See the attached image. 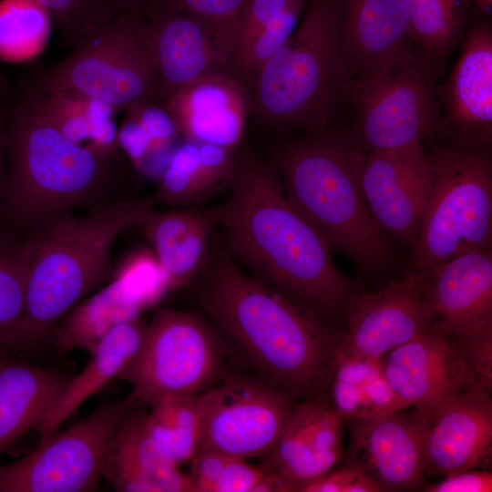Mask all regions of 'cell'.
Returning <instances> with one entry per match:
<instances>
[{
  "instance_id": "6da1fadb",
  "label": "cell",
  "mask_w": 492,
  "mask_h": 492,
  "mask_svg": "<svg viewBox=\"0 0 492 492\" xmlns=\"http://www.w3.org/2000/svg\"><path fill=\"white\" fill-rule=\"evenodd\" d=\"M221 243L256 279L327 321L360 293L334 264L333 250L288 196L271 162L237 152L235 173L216 207Z\"/></svg>"
},
{
  "instance_id": "7a4b0ae2",
  "label": "cell",
  "mask_w": 492,
  "mask_h": 492,
  "mask_svg": "<svg viewBox=\"0 0 492 492\" xmlns=\"http://www.w3.org/2000/svg\"><path fill=\"white\" fill-rule=\"evenodd\" d=\"M192 282L200 309L253 374L293 401L325 386L338 340L326 319L245 272L215 240Z\"/></svg>"
},
{
  "instance_id": "3957f363",
  "label": "cell",
  "mask_w": 492,
  "mask_h": 492,
  "mask_svg": "<svg viewBox=\"0 0 492 492\" xmlns=\"http://www.w3.org/2000/svg\"><path fill=\"white\" fill-rule=\"evenodd\" d=\"M4 143V204L15 231H31L59 214L106 202L127 179L119 154L74 142L58 129L30 81L6 119Z\"/></svg>"
},
{
  "instance_id": "277c9868",
  "label": "cell",
  "mask_w": 492,
  "mask_h": 492,
  "mask_svg": "<svg viewBox=\"0 0 492 492\" xmlns=\"http://www.w3.org/2000/svg\"><path fill=\"white\" fill-rule=\"evenodd\" d=\"M151 197L125 196L83 217L59 214L26 233L30 241L22 317L1 350L39 345L78 302L110 282L118 235L153 209Z\"/></svg>"
},
{
  "instance_id": "5b68a950",
  "label": "cell",
  "mask_w": 492,
  "mask_h": 492,
  "mask_svg": "<svg viewBox=\"0 0 492 492\" xmlns=\"http://www.w3.org/2000/svg\"><path fill=\"white\" fill-rule=\"evenodd\" d=\"M365 155L349 126L334 122L276 142L270 162L292 201L333 251L374 274L385 270L394 251L362 190Z\"/></svg>"
},
{
  "instance_id": "8992f818",
  "label": "cell",
  "mask_w": 492,
  "mask_h": 492,
  "mask_svg": "<svg viewBox=\"0 0 492 492\" xmlns=\"http://www.w3.org/2000/svg\"><path fill=\"white\" fill-rule=\"evenodd\" d=\"M343 0H309L293 33L256 75L251 114L268 128L303 132L335 122L352 76L342 46Z\"/></svg>"
},
{
  "instance_id": "52a82bcc",
  "label": "cell",
  "mask_w": 492,
  "mask_h": 492,
  "mask_svg": "<svg viewBox=\"0 0 492 492\" xmlns=\"http://www.w3.org/2000/svg\"><path fill=\"white\" fill-rule=\"evenodd\" d=\"M489 151L452 138L431 142L432 187L406 272L425 277L459 254L491 250Z\"/></svg>"
},
{
  "instance_id": "ba28073f",
  "label": "cell",
  "mask_w": 492,
  "mask_h": 492,
  "mask_svg": "<svg viewBox=\"0 0 492 492\" xmlns=\"http://www.w3.org/2000/svg\"><path fill=\"white\" fill-rule=\"evenodd\" d=\"M29 81L44 91L98 100L118 112L157 102L155 38L149 15L118 13L89 33L62 61L36 68Z\"/></svg>"
},
{
  "instance_id": "9c48e42d",
  "label": "cell",
  "mask_w": 492,
  "mask_h": 492,
  "mask_svg": "<svg viewBox=\"0 0 492 492\" xmlns=\"http://www.w3.org/2000/svg\"><path fill=\"white\" fill-rule=\"evenodd\" d=\"M436 66L425 55L354 79L345 91L354 111L349 128L365 153L449 138L440 107Z\"/></svg>"
},
{
  "instance_id": "30bf717a",
  "label": "cell",
  "mask_w": 492,
  "mask_h": 492,
  "mask_svg": "<svg viewBox=\"0 0 492 492\" xmlns=\"http://www.w3.org/2000/svg\"><path fill=\"white\" fill-rule=\"evenodd\" d=\"M227 348L200 315L159 308L138 354L118 378L148 406L169 396L197 395L223 374Z\"/></svg>"
},
{
  "instance_id": "8fae6325",
  "label": "cell",
  "mask_w": 492,
  "mask_h": 492,
  "mask_svg": "<svg viewBox=\"0 0 492 492\" xmlns=\"http://www.w3.org/2000/svg\"><path fill=\"white\" fill-rule=\"evenodd\" d=\"M382 361L393 390L429 424L460 395L475 389L491 392L492 334L461 339L431 326Z\"/></svg>"
},
{
  "instance_id": "7c38bea8",
  "label": "cell",
  "mask_w": 492,
  "mask_h": 492,
  "mask_svg": "<svg viewBox=\"0 0 492 492\" xmlns=\"http://www.w3.org/2000/svg\"><path fill=\"white\" fill-rule=\"evenodd\" d=\"M138 402L132 393L104 402L67 430L41 439L20 459L0 464V492L96 491L109 445Z\"/></svg>"
},
{
  "instance_id": "4fadbf2b",
  "label": "cell",
  "mask_w": 492,
  "mask_h": 492,
  "mask_svg": "<svg viewBox=\"0 0 492 492\" xmlns=\"http://www.w3.org/2000/svg\"><path fill=\"white\" fill-rule=\"evenodd\" d=\"M199 449L247 459L265 457L277 442L295 403L255 374H223L199 395Z\"/></svg>"
},
{
  "instance_id": "5bb4252c",
  "label": "cell",
  "mask_w": 492,
  "mask_h": 492,
  "mask_svg": "<svg viewBox=\"0 0 492 492\" xmlns=\"http://www.w3.org/2000/svg\"><path fill=\"white\" fill-rule=\"evenodd\" d=\"M347 329L334 353L362 359H382L395 348L429 329L433 314L424 276L403 279L354 297L346 312Z\"/></svg>"
},
{
  "instance_id": "9a60e30c",
  "label": "cell",
  "mask_w": 492,
  "mask_h": 492,
  "mask_svg": "<svg viewBox=\"0 0 492 492\" xmlns=\"http://www.w3.org/2000/svg\"><path fill=\"white\" fill-rule=\"evenodd\" d=\"M361 186L381 230L413 248L432 187L423 144L366 153Z\"/></svg>"
},
{
  "instance_id": "2e32d148",
  "label": "cell",
  "mask_w": 492,
  "mask_h": 492,
  "mask_svg": "<svg viewBox=\"0 0 492 492\" xmlns=\"http://www.w3.org/2000/svg\"><path fill=\"white\" fill-rule=\"evenodd\" d=\"M396 411L351 424L346 462L371 477L381 491L419 487L425 476V442L429 422L416 410Z\"/></svg>"
},
{
  "instance_id": "e0dca14e",
  "label": "cell",
  "mask_w": 492,
  "mask_h": 492,
  "mask_svg": "<svg viewBox=\"0 0 492 492\" xmlns=\"http://www.w3.org/2000/svg\"><path fill=\"white\" fill-rule=\"evenodd\" d=\"M442 116L459 142L490 149L492 140V26L487 17L472 21L446 81L438 86Z\"/></svg>"
},
{
  "instance_id": "ac0fdd59",
  "label": "cell",
  "mask_w": 492,
  "mask_h": 492,
  "mask_svg": "<svg viewBox=\"0 0 492 492\" xmlns=\"http://www.w3.org/2000/svg\"><path fill=\"white\" fill-rule=\"evenodd\" d=\"M149 16L155 38L157 102L165 105L179 89L208 75L235 77L233 46L215 28L193 15L158 6Z\"/></svg>"
},
{
  "instance_id": "d6986e66",
  "label": "cell",
  "mask_w": 492,
  "mask_h": 492,
  "mask_svg": "<svg viewBox=\"0 0 492 492\" xmlns=\"http://www.w3.org/2000/svg\"><path fill=\"white\" fill-rule=\"evenodd\" d=\"M425 279L433 327L461 339L492 334L491 250L453 257Z\"/></svg>"
},
{
  "instance_id": "ffe728a7",
  "label": "cell",
  "mask_w": 492,
  "mask_h": 492,
  "mask_svg": "<svg viewBox=\"0 0 492 492\" xmlns=\"http://www.w3.org/2000/svg\"><path fill=\"white\" fill-rule=\"evenodd\" d=\"M342 46L354 79L424 55L411 36L406 0H343Z\"/></svg>"
},
{
  "instance_id": "44dd1931",
  "label": "cell",
  "mask_w": 492,
  "mask_h": 492,
  "mask_svg": "<svg viewBox=\"0 0 492 492\" xmlns=\"http://www.w3.org/2000/svg\"><path fill=\"white\" fill-rule=\"evenodd\" d=\"M185 140L238 149L251 114L249 89L228 74L205 76L165 104Z\"/></svg>"
},
{
  "instance_id": "7402d4cb",
  "label": "cell",
  "mask_w": 492,
  "mask_h": 492,
  "mask_svg": "<svg viewBox=\"0 0 492 492\" xmlns=\"http://www.w3.org/2000/svg\"><path fill=\"white\" fill-rule=\"evenodd\" d=\"M491 392L475 389L447 403L430 422L425 442V474L446 476L490 465Z\"/></svg>"
},
{
  "instance_id": "603a6c76",
  "label": "cell",
  "mask_w": 492,
  "mask_h": 492,
  "mask_svg": "<svg viewBox=\"0 0 492 492\" xmlns=\"http://www.w3.org/2000/svg\"><path fill=\"white\" fill-rule=\"evenodd\" d=\"M138 226L173 291L192 282L207 266L218 212L216 207L151 209Z\"/></svg>"
},
{
  "instance_id": "cb8c5ba5",
  "label": "cell",
  "mask_w": 492,
  "mask_h": 492,
  "mask_svg": "<svg viewBox=\"0 0 492 492\" xmlns=\"http://www.w3.org/2000/svg\"><path fill=\"white\" fill-rule=\"evenodd\" d=\"M143 414L135 405L127 415L109 445L103 477L121 492H194L189 474L148 434Z\"/></svg>"
},
{
  "instance_id": "d4e9b609",
  "label": "cell",
  "mask_w": 492,
  "mask_h": 492,
  "mask_svg": "<svg viewBox=\"0 0 492 492\" xmlns=\"http://www.w3.org/2000/svg\"><path fill=\"white\" fill-rule=\"evenodd\" d=\"M68 380L55 368L0 350V454L28 430L38 429Z\"/></svg>"
},
{
  "instance_id": "484cf974",
  "label": "cell",
  "mask_w": 492,
  "mask_h": 492,
  "mask_svg": "<svg viewBox=\"0 0 492 492\" xmlns=\"http://www.w3.org/2000/svg\"><path fill=\"white\" fill-rule=\"evenodd\" d=\"M238 149L183 139L158 179L154 202L170 208L198 206L233 179Z\"/></svg>"
},
{
  "instance_id": "4316f807",
  "label": "cell",
  "mask_w": 492,
  "mask_h": 492,
  "mask_svg": "<svg viewBox=\"0 0 492 492\" xmlns=\"http://www.w3.org/2000/svg\"><path fill=\"white\" fill-rule=\"evenodd\" d=\"M148 327L141 317L109 330L97 343L85 368L69 378L38 427L41 439L57 430L90 396L118 378L138 354Z\"/></svg>"
},
{
  "instance_id": "83f0119b",
  "label": "cell",
  "mask_w": 492,
  "mask_h": 492,
  "mask_svg": "<svg viewBox=\"0 0 492 492\" xmlns=\"http://www.w3.org/2000/svg\"><path fill=\"white\" fill-rule=\"evenodd\" d=\"M149 308L126 280L114 274L110 282L70 310L52 329L48 338L61 352L81 349L91 353L109 330L140 317Z\"/></svg>"
},
{
  "instance_id": "f1b7e54d",
  "label": "cell",
  "mask_w": 492,
  "mask_h": 492,
  "mask_svg": "<svg viewBox=\"0 0 492 492\" xmlns=\"http://www.w3.org/2000/svg\"><path fill=\"white\" fill-rule=\"evenodd\" d=\"M329 379V405L343 420L372 418L410 407L389 384L382 359L333 353Z\"/></svg>"
},
{
  "instance_id": "f546056e",
  "label": "cell",
  "mask_w": 492,
  "mask_h": 492,
  "mask_svg": "<svg viewBox=\"0 0 492 492\" xmlns=\"http://www.w3.org/2000/svg\"><path fill=\"white\" fill-rule=\"evenodd\" d=\"M118 129V144L133 166L142 174L160 176L180 136L166 106L156 101L143 102L125 110Z\"/></svg>"
},
{
  "instance_id": "4dcf8cb0",
  "label": "cell",
  "mask_w": 492,
  "mask_h": 492,
  "mask_svg": "<svg viewBox=\"0 0 492 492\" xmlns=\"http://www.w3.org/2000/svg\"><path fill=\"white\" fill-rule=\"evenodd\" d=\"M315 408L313 399L295 402L277 442L263 457L262 466L286 480L293 491L328 473L316 455L312 436Z\"/></svg>"
},
{
  "instance_id": "1f68e13d",
  "label": "cell",
  "mask_w": 492,
  "mask_h": 492,
  "mask_svg": "<svg viewBox=\"0 0 492 492\" xmlns=\"http://www.w3.org/2000/svg\"><path fill=\"white\" fill-rule=\"evenodd\" d=\"M40 90L46 115L69 139L78 144L87 141L97 150L119 154L115 108L78 95Z\"/></svg>"
},
{
  "instance_id": "d6a6232c",
  "label": "cell",
  "mask_w": 492,
  "mask_h": 492,
  "mask_svg": "<svg viewBox=\"0 0 492 492\" xmlns=\"http://www.w3.org/2000/svg\"><path fill=\"white\" fill-rule=\"evenodd\" d=\"M411 36L426 58L443 63L462 40L472 0H406Z\"/></svg>"
},
{
  "instance_id": "836d02e7",
  "label": "cell",
  "mask_w": 492,
  "mask_h": 492,
  "mask_svg": "<svg viewBox=\"0 0 492 492\" xmlns=\"http://www.w3.org/2000/svg\"><path fill=\"white\" fill-rule=\"evenodd\" d=\"M199 395L165 397L149 406V412L144 410L143 423L148 434L179 466L190 463L199 448Z\"/></svg>"
},
{
  "instance_id": "e575fe53",
  "label": "cell",
  "mask_w": 492,
  "mask_h": 492,
  "mask_svg": "<svg viewBox=\"0 0 492 492\" xmlns=\"http://www.w3.org/2000/svg\"><path fill=\"white\" fill-rule=\"evenodd\" d=\"M51 15L35 0H0V59L22 62L46 46Z\"/></svg>"
},
{
  "instance_id": "d590c367",
  "label": "cell",
  "mask_w": 492,
  "mask_h": 492,
  "mask_svg": "<svg viewBox=\"0 0 492 492\" xmlns=\"http://www.w3.org/2000/svg\"><path fill=\"white\" fill-rule=\"evenodd\" d=\"M29 255L27 234L0 238V350L24 312Z\"/></svg>"
},
{
  "instance_id": "8d00e7d4",
  "label": "cell",
  "mask_w": 492,
  "mask_h": 492,
  "mask_svg": "<svg viewBox=\"0 0 492 492\" xmlns=\"http://www.w3.org/2000/svg\"><path fill=\"white\" fill-rule=\"evenodd\" d=\"M308 2L295 0L279 16L237 44L233 56V72L235 77L248 89L264 64L293 33Z\"/></svg>"
},
{
  "instance_id": "74e56055",
  "label": "cell",
  "mask_w": 492,
  "mask_h": 492,
  "mask_svg": "<svg viewBox=\"0 0 492 492\" xmlns=\"http://www.w3.org/2000/svg\"><path fill=\"white\" fill-rule=\"evenodd\" d=\"M190 463L194 492H253L266 473L262 465L207 449H199Z\"/></svg>"
},
{
  "instance_id": "f35d334b",
  "label": "cell",
  "mask_w": 492,
  "mask_h": 492,
  "mask_svg": "<svg viewBox=\"0 0 492 492\" xmlns=\"http://www.w3.org/2000/svg\"><path fill=\"white\" fill-rule=\"evenodd\" d=\"M51 15L67 44L76 47L95 28L118 14L110 0H35Z\"/></svg>"
},
{
  "instance_id": "ab89813d",
  "label": "cell",
  "mask_w": 492,
  "mask_h": 492,
  "mask_svg": "<svg viewBox=\"0 0 492 492\" xmlns=\"http://www.w3.org/2000/svg\"><path fill=\"white\" fill-rule=\"evenodd\" d=\"M249 0H159L158 7L193 15L219 31L235 50L236 34ZM234 56V55H233Z\"/></svg>"
},
{
  "instance_id": "60d3db41",
  "label": "cell",
  "mask_w": 492,
  "mask_h": 492,
  "mask_svg": "<svg viewBox=\"0 0 492 492\" xmlns=\"http://www.w3.org/2000/svg\"><path fill=\"white\" fill-rule=\"evenodd\" d=\"M428 492H490L492 475L484 469H468L445 476L440 482L429 485Z\"/></svg>"
},
{
  "instance_id": "b9f144b4",
  "label": "cell",
  "mask_w": 492,
  "mask_h": 492,
  "mask_svg": "<svg viewBox=\"0 0 492 492\" xmlns=\"http://www.w3.org/2000/svg\"><path fill=\"white\" fill-rule=\"evenodd\" d=\"M364 474L350 463L333 468L323 477L299 488V492H351L352 487Z\"/></svg>"
},
{
  "instance_id": "7bdbcfd3",
  "label": "cell",
  "mask_w": 492,
  "mask_h": 492,
  "mask_svg": "<svg viewBox=\"0 0 492 492\" xmlns=\"http://www.w3.org/2000/svg\"><path fill=\"white\" fill-rule=\"evenodd\" d=\"M118 13L137 11L149 15L159 0H110Z\"/></svg>"
},
{
  "instance_id": "ee69618b",
  "label": "cell",
  "mask_w": 492,
  "mask_h": 492,
  "mask_svg": "<svg viewBox=\"0 0 492 492\" xmlns=\"http://www.w3.org/2000/svg\"><path fill=\"white\" fill-rule=\"evenodd\" d=\"M6 119L0 113V204L2 200L5 202V185L6 178V159L5 151V130Z\"/></svg>"
},
{
  "instance_id": "f6af8a7d",
  "label": "cell",
  "mask_w": 492,
  "mask_h": 492,
  "mask_svg": "<svg viewBox=\"0 0 492 492\" xmlns=\"http://www.w3.org/2000/svg\"><path fill=\"white\" fill-rule=\"evenodd\" d=\"M478 13L484 16H490L492 10V0H472Z\"/></svg>"
},
{
  "instance_id": "bcb514c9",
  "label": "cell",
  "mask_w": 492,
  "mask_h": 492,
  "mask_svg": "<svg viewBox=\"0 0 492 492\" xmlns=\"http://www.w3.org/2000/svg\"><path fill=\"white\" fill-rule=\"evenodd\" d=\"M5 81L3 75L0 72V94H2L5 91Z\"/></svg>"
}]
</instances>
